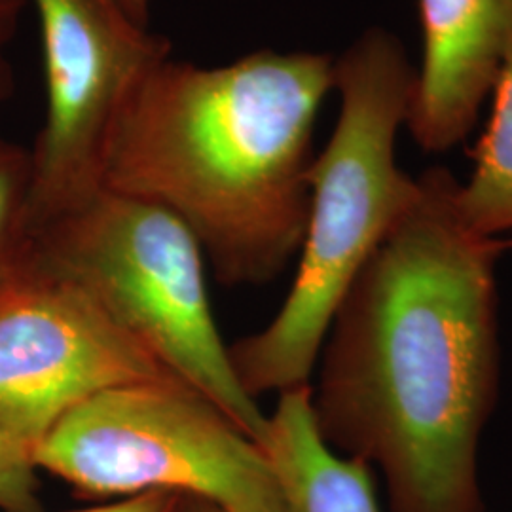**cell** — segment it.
I'll return each mask as SVG.
<instances>
[{"instance_id":"cell-1","label":"cell","mask_w":512,"mask_h":512,"mask_svg":"<svg viewBox=\"0 0 512 512\" xmlns=\"http://www.w3.org/2000/svg\"><path fill=\"white\" fill-rule=\"evenodd\" d=\"M446 167L355 277L317 359L311 408L342 456L376 465L391 512H484L478 446L499 395L497 262Z\"/></svg>"},{"instance_id":"cell-2","label":"cell","mask_w":512,"mask_h":512,"mask_svg":"<svg viewBox=\"0 0 512 512\" xmlns=\"http://www.w3.org/2000/svg\"><path fill=\"white\" fill-rule=\"evenodd\" d=\"M334 78L323 52L258 50L219 67L164 55L112 118L101 188L177 215L224 285L270 283L306 234L313 131Z\"/></svg>"},{"instance_id":"cell-3","label":"cell","mask_w":512,"mask_h":512,"mask_svg":"<svg viewBox=\"0 0 512 512\" xmlns=\"http://www.w3.org/2000/svg\"><path fill=\"white\" fill-rule=\"evenodd\" d=\"M338 118L310 169V215L291 291L274 319L230 344L241 387L258 399L310 385L334 313L418 196L397 162L416 92L403 42L370 27L336 57Z\"/></svg>"},{"instance_id":"cell-4","label":"cell","mask_w":512,"mask_h":512,"mask_svg":"<svg viewBox=\"0 0 512 512\" xmlns=\"http://www.w3.org/2000/svg\"><path fill=\"white\" fill-rule=\"evenodd\" d=\"M31 238L169 374L260 444L268 414L239 384L211 310L205 253L183 220L158 203L99 188L35 224Z\"/></svg>"},{"instance_id":"cell-5","label":"cell","mask_w":512,"mask_h":512,"mask_svg":"<svg viewBox=\"0 0 512 512\" xmlns=\"http://www.w3.org/2000/svg\"><path fill=\"white\" fill-rule=\"evenodd\" d=\"M33 459L88 499L173 492L222 512H285L264 450L177 378L95 393L38 440Z\"/></svg>"},{"instance_id":"cell-6","label":"cell","mask_w":512,"mask_h":512,"mask_svg":"<svg viewBox=\"0 0 512 512\" xmlns=\"http://www.w3.org/2000/svg\"><path fill=\"white\" fill-rule=\"evenodd\" d=\"M175 378L29 241L0 277V433L35 446L76 404Z\"/></svg>"},{"instance_id":"cell-7","label":"cell","mask_w":512,"mask_h":512,"mask_svg":"<svg viewBox=\"0 0 512 512\" xmlns=\"http://www.w3.org/2000/svg\"><path fill=\"white\" fill-rule=\"evenodd\" d=\"M42 38L46 116L31 183V228L86 200L112 118L139 74L171 54L169 42L135 25L114 0H29Z\"/></svg>"},{"instance_id":"cell-8","label":"cell","mask_w":512,"mask_h":512,"mask_svg":"<svg viewBox=\"0 0 512 512\" xmlns=\"http://www.w3.org/2000/svg\"><path fill=\"white\" fill-rule=\"evenodd\" d=\"M423 54L406 128L442 154L461 145L512 52V0H418Z\"/></svg>"},{"instance_id":"cell-9","label":"cell","mask_w":512,"mask_h":512,"mask_svg":"<svg viewBox=\"0 0 512 512\" xmlns=\"http://www.w3.org/2000/svg\"><path fill=\"white\" fill-rule=\"evenodd\" d=\"M274 469L285 512H382L370 465L332 450L311 408V384L279 393L258 444Z\"/></svg>"},{"instance_id":"cell-10","label":"cell","mask_w":512,"mask_h":512,"mask_svg":"<svg viewBox=\"0 0 512 512\" xmlns=\"http://www.w3.org/2000/svg\"><path fill=\"white\" fill-rule=\"evenodd\" d=\"M492 114L475 150V169L459 188V203L476 232H512V52L495 82Z\"/></svg>"},{"instance_id":"cell-11","label":"cell","mask_w":512,"mask_h":512,"mask_svg":"<svg viewBox=\"0 0 512 512\" xmlns=\"http://www.w3.org/2000/svg\"><path fill=\"white\" fill-rule=\"evenodd\" d=\"M31 150L0 135V277L31 241Z\"/></svg>"},{"instance_id":"cell-12","label":"cell","mask_w":512,"mask_h":512,"mask_svg":"<svg viewBox=\"0 0 512 512\" xmlns=\"http://www.w3.org/2000/svg\"><path fill=\"white\" fill-rule=\"evenodd\" d=\"M33 446L0 433V512H42Z\"/></svg>"},{"instance_id":"cell-13","label":"cell","mask_w":512,"mask_h":512,"mask_svg":"<svg viewBox=\"0 0 512 512\" xmlns=\"http://www.w3.org/2000/svg\"><path fill=\"white\" fill-rule=\"evenodd\" d=\"M29 0H0V105L16 92V71L10 48L18 35L19 23Z\"/></svg>"},{"instance_id":"cell-14","label":"cell","mask_w":512,"mask_h":512,"mask_svg":"<svg viewBox=\"0 0 512 512\" xmlns=\"http://www.w3.org/2000/svg\"><path fill=\"white\" fill-rule=\"evenodd\" d=\"M181 499L183 495L173 492H147L131 495L109 505H99L76 512H177Z\"/></svg>"},{"instance_id":"cell-15","label":"cell","mask_w":512,"mask_h":512,"mask_svg":"<svg viewBox=\"0 0 512 512\" xmlns=\"http://www.w3.org/2000/svg\"><path fill=\"white\" fill-rule=\"evenodd\" d=\"M150 2H152V0H114V4H116L135 25L145 27V29H148Z\"/></svg>"},{"instance_id":"cell-16","label":"cell","mask_w":512,"mask_h":512,"mask_svg":"<svg viewBox=\"0 0 512 512\" xmlns=\"http://www.w3.org/2000/svg\"><path fill=\"white\" fill-rule=\"evenodd\" d=\"M177 512H222L219 507H215L213 503L209 501H203L198 497H190V495H183L181 503H179V509Z\"/></svg>"}]
</instances>
